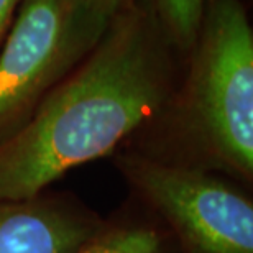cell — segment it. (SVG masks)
<instances>
[{"mask_svg":"<svg viewBox=\"0 0 253 253\" xmlns=\"http://www.w3.org/2000/svg\"><path fill=\"white\" fill-rule=\"evenodd\" d=\"M78 253H161V239L146 227H128L99 234Z\"/></svg>","mask_w":253,"mask_h":253,"instance_id":"52a82bcc","label":"cell"},{"mask_svg":"<svg viewBox=\"0 0 253 253\" xmlns=\"http://www.w3.org/2000/svg\"><path fill=\"white\" fill-rule=\"evenodd\" d=\"M207 0H150L151 15L166 42L179 49H192Z\"/></svg>","mask_w":253,"mask_h":253,"instance_id":"8992f818","label":"cell"},{"mask_svg":"<svg viewBox=\"0 0 253 253\" xmlns=\"http://www.w3.org/2000/svg\"><path fill=\"white\" fill-rule=\"evenodd\" d=\"M125 2H131V0H125Z\"/></svg>","mask_w":253,"mask_h":253,"instance_id":"9c48e42d","label":"cell"},{"mask_svg":"<svg viewBox=\"0 0 253 253\" xmlns=\"http://www.w3.org/2000/svg\"><path fill=\"white\" fill-rule=\"evenodd\" d=\"M124 171L192 253H253V206L229 184L148 158L124 160Z\"/></svg>","mask_w":253,"mask_h":253,"instance_id":"277c9868","label":"cell"},{"mask_svg":"<svg viewBox=\"0 0 253 253\" xmlns=\"http://www.w3.org/2000/svg\"><path fill=\"white\" fill-rule=\"evenodd\" d=\"M23 0H0V43L7 37Z\"/></svg>","mask_w":253,"mask_h":253,"instance_id":"ba28073f","label":"cell"},{"mask_svg":"<svg viewBox=\"0 0 253 253\" xmlns=\"http://www.w3.org/2000/svg\"><path fill=\"white\" fill-rule=\"evenodd\" d=\"M97 235L89 219L35 197L0 202V253H78Z\"/></svg>","mask_w":253,"mask_h":253,"instance_id":"5b68a950","label":"cell"},{"mask_svg":"<svg viewBox=\"0 0 253 253\" xmlns=\"http://www.w3.org/2000/svg\"><path fill=\"white\" fill-rule=\"evenodd\" d=\"M166 44L151 12L124 5L79 68L0 143V202L32 199L153 117L169 87Z\"/></svg>","mask_w":253,"mask_h":253,"instance_id":"6da1fadb","label":"cell"},{"mask_svg":"<svg viewBox=\"0 0 253 253\" xmlns=\"http://www.w3.org/2000/svg\"><path fill=\"white\" fill-rule=\"evenodd\" d=\"M125 0H23L0 53V130L95 48Z\"/></svg>","mask_w":253,"mask_h":253,"instance_id":"3957f363","label":"cell"},{"mask_svg":"<svg viewBox=\"0 0 253 253\" xmlns=\"http://www.w3.org/2000/svg\"><path fill=\"white\" fill-rule=\"evenodd\" d=\"M189 115L207 150L253 171V32L240 0H207L194 43Z\"/></svg>","mask_w":253,"mask_h":253,"instance_id":"7a4b0ae2","label":"cell"}]
</instances>
